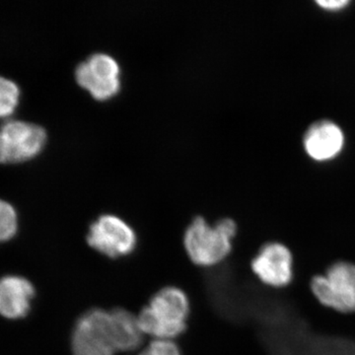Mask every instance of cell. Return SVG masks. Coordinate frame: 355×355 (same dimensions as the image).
Wrapping results in <instances>:
<instances>
[{
	"instance_id": "6",
	"label": "cell",
	"mask_w": 355,
	"mask_h": 355,
	"mask_svg": "<svg viewBox=\"0 0 355 355\" xmlns=\"http://www.w3.org/2000/svg\"><path fill=\"white\" fill-rule=\"evenodd\" d=\"M89 246L109 258L128 256L135 251L137 235L130 225L113 214H104L96 219L87 234Z\"/></svg>"
},
{
	"instance_id": "12",
	"label": "cell",
	"mask_w": 355,
	"mask_h": 355,
	"mask_svg": "<svg viewBox=\"0 0 355 355\" xmlns=\"http://www.w3.org/2000/svg\"><path fill=\"white\" fill-rule=\"evenodd\" d=\"M20 88L14 81L0 76V119L8 118L19 104Z\"/></svg>"
},
{
	"instance_id": "13",
	"label": "cell",
	"mask_w": 355,
	"mask_h": 355,
	"mask_svg": "<svg viewBox=\"0 0 355 355\" xmlns=\"http://www.w3.org/2000/svg\"><path fill=\"white\" fill-rule=\"evenodd\" d=\"M18 219L16 210L10 203L0 200V242H6L17 232Z\"/></svg>"
},
{
	"instance_id": "4",
	"label": "cell",
	"mask_w": 355,
	"mask_h": 355,
	"mask_svg": "<svg viewBox=\"0 0 355 355\" xmlns=\"http://www.w3.org/2000/svg\"><path fill=\"white\" fill-rule=\"evenodd\" d=\"M318 300L338 312H355V265L338 261L311 282Z\"/></svg>"
},
{
	"instance_id": "5",
	"label": "cell",
	"mask_w": 355,
	"mask_h": 355,
	"mask_svg": "<svg viewBox=\"0 0 355 355\" xmlns=\"http://www.w3.org/2000/svg\"><path fill=\"white\" fill-rule=\"evenodd\" d=\"M73 355H114L110 312L91 309L79 318L71 336Z\"/></svg>"
},
{
	"instance_id": "2",
	"label": "cell",
	"mask_w": 355,
	"mask_h": 355,
	"mask_svg": "<svg viewBox=\"0 0 355 355\" xmlns=\"http://www.w3.org/2000/svg\"><path fill=\"white\" fill-rule=\"evenodd\" d=\"M236 232L237 226L232 219H221L211 226L205 218L198 216L184 232V248L196 265H217L230 253Z\"/></svg>"
},
{
	"instance_id": "9",
	"label": "cell",
	"mask_w": 355,
	"mask_h": 355,
	"mask_svg": "<svg viewBox=\"0 0 355 355\" xmlns=\"http://www.w3.org/2000/svg\"><path fill=\"white\" fill-rule=\"evenodd\" d=\"M345 137L338 125L330 121H320L305 133L306 153L316 161L335 158L342 151Z\"/></svg>"
},
{
	"instance_id": "7",
	"label": "cell",
	"mask_w": 355,
	"mask_h": 355,
	"mask_svg": "<svg viewBox=\"0 0 355 355\" xmlns=\"http://www.w3.org/2000/svg\"><path fill=\"white\" fill-rule=\"evenodd\" d=\"M119 62L108 53H96L77 65L76 79L98 100L113 97L121 88Z\"/></svg>"
},
{
	"instance_id": "15",
	"label": "cell",
	"mask_w": 355,
	"mask_h": 355,
	"mask_svg": "<svg viewBox=\"0 0 355 355\" xmlns=\"http://www.w3.org/2000/svg\"><path fill=\"white\" fill-rule=\"evenodd\" d=\"M317 4L326 10L335 11L345 8V6H349V1H347V0H322V1H318Z\"/></svg>"
},
{
	"instance_id": "8",
	"label": "cell",
	"mask_w": 355,
	"mask_h": 355,
	"mask_svg": "<svg viewBox=\"0 0 355 355\" xmlns=\"http://www.w3.org/2000/svg\"><path fill=\"white\" fill-rule=\"evenodd\" d=\"M292 254L284 245L268 243L261 248L252 261L254 275L268 286L284 287L293 277Z\"/></svg>"
},
{
	"instance_id": "10",
	"label": "cell",
	"mask_w": 355,
	"mask_h": 355,
	"mask_svg": "<svg viewBox=\"0 0 355 355\" xmlns=\"http://www.w3.org/2000/svg\"><path fill=\"white\" fill-rule=\"evenodd\" d=\"M35 288L24 277L7 275L0 279V315L7 319L27 316Z\"/></svg>"
},
{
	"instance_id": "14",
	"label": "cell",
	"mask_w": 355,
	"mask_h": 355,
	"mask_svg": "<svg viewBox=\"0 0 355 355\" xmlns=\"http://www.w3.org/2000/svg\"><path fill=\"white\" fill-rule=\"evenodd\" d=\"M139 355H181V352L172 340H155L149 343Z\"/></svg>"
},
{
	"instance_id": "3",
	"label": "cell",
	"mask_w": 355,
	"mask_h": 355,
	"mask_svg": "<svg viewBox=\"0 0 355 355\" xmlns=\"http://www.w3.org/2000/svg\"><path fill=\"white\" fill-rule=\"evenodd\" d=\"M46 130L24 121H6L0 128V164H18L38 156L46 144Z\"/></svg>"
},
{
	"instance_id": "11",
	"label": "cell",
	"mask_w": 355,
	"mask_h": 355,
	"mask_svg": "<svg viewBox=\"0 0 355 355\" xmlns=\"http://www.w3.org/2000/svg\"><path fill=\"white\" fill-rule=\"evenodd\" d=\"M110 323L116 352H132L141 345L144 334L137 316L118 308L110 311Z\"/></svg>"
},
{
	"instance_id": "1",
	"label": "cell",
	"mask_w": 355,
	"mask_h": 355,
	"mask_svg": "<svg viewBox=\"0 0 355 355\" xmlns=\"http://www.w3.org/2000/svg\"><path fill=\"white\" fill-rule=\"evenodd\" d=\"M190 316V301L182 289H161L139 313V322L144 335L155 340H169L184 333Z\"/></svg>"
}]
</instances>
